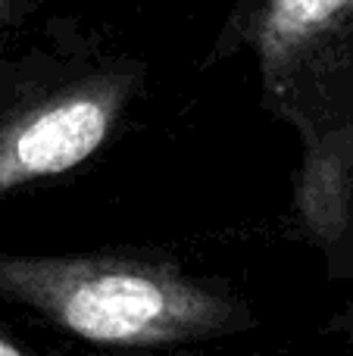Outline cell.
<instances>
[{"label":"cell","mask_w":353,"mask_h":356,"mask_svg":"<svg viewBox=\"0 0 353 356\" xmlns=\"http://www.w3.org/2000/svg\"><path fill=\"white\" fill-rule=\"evenodd\" d=\"M353 13V0H263L254 25V44L269 79L300 56L310 44L329 35L344 16Z\"/></svg>","instance_id":"obj_3"},{"label":"cell","mask_w":353,"mask_h":356,"mask_svg":"<svg viewBox=\"0 0 353 356\" xmlns=\"http://www.w3.org/2000/svg\"><path fill=\"white\" fill-rule=\"evenodd\" d=\"M0 356H31L28 350H22V347L16 344L13 338H6L3 332H0Z\"/></svg>","instance_id":"obj_4"},{"label":"cell","mask_w":353,"mask_h":356,"mask_svg":"<svg viewBox=\"0 0 353 356\" xmlns=\"http://www.w3.org/2000/svg\"><path fill=\"white\" fill-rule=\"evenodd\" d=\"M129 94V75H104L0 122V197L94 156L116 129Z\"/></svg>","instance_id":"obj_2"},{"label":"cell","mask_w":353,"mask_h":356,"mask_svg":"<svg viewBox=\"0 0 353 356\" xmlns=\"http://www.w3.org/2000/svg\"><path fill=\"white\" fill-rule=\"evenodd\" d=\"M13 10H16V3H13V0H0V22H6V19L13 16Z\"/></svg>","instance_id":"obj_5"},{"label":"cell","mask_w":353,"mask_h":356,"mask_svg":"<svg viewBox=\"0 0 353 356\" xmlns=\"http://www.w3.org/2000/svg\"><path fill=\"white\" fill-rule=\"evenodd\" d=\"M0 300L44 316L72 338L163 347L216 338L238 309L179 266L110 253H0Z\"/></svg>","instance_id":"obj_1"}]
</instances>
